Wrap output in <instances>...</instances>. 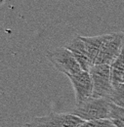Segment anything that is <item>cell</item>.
Wrapping results in <instances>:
<instances>
[{"mask_svg":"<svg viewBox=\"0 0 124 127\" xmlns=\"http://www.w3.org/2000/svg\"><path fill=\"white\" fill-rule=\"evenodd\" d=\"M93 82V97L109 99L113 91L110 65L94 64L89 70Z\"/></svg>","mask_w":124,"mask_h":127,"instance_id":"3957f363","label":"cell"},{"mask_svg":"<svg viewBox=\"0 0 124 127\" xmlns=\"http://www.w3.org/2000/svg\"><path fill=\"white\" fill-rule=\"evenodd\" d=\"M4 1H5V0H1V4H3V3H4Z\"/></svg>","mask_w":124,"mask_h":127,"instance_id":"4fadbf2b","label":"cell"},{"mask_svg":"<svg viewBox=\"0 0 124 127\" xmlns=\"http://www.w3.org/2000/svg\"><path fill=\"white\" fill-rule=\"evenodd\" d=\"M111 69V79L113 87L123 83L124 79V45L120 55L110 65Z\"/></svg>","mask_w":124,"mask_h":127,"instance_id":"9c48e42d","label":"cell"},{"mask_svg":"<svg viewBox=\"0 0 124 127\" xmlns=\"http://www.w3.org/2000/svg\"><path fill=\"white\" fill-rule=\"evenodd\" d=\"M64 47L67 48L75 57V59L77 60L78 64H80L82 70L88 71L91 69V67L94 64L88 55L86 45L84 43V41L82 40L81 36H75L72 39H70L67 43H65Z\"/></svg>","mask_w":124,"mask_h":127,"instance_id":"52a82bcc","label":"cell"},{"mask_svg":"<svg viewBox=\"0 0 124 127\" xmlns=\"http://www.w3.org/2000/svg\"><path fill=\"white\" fill-rule=\"evenodd\" d=\"M109 100L113 105L120 108H124V83L113 87V91Z\"/></svg>","mask_w":124,"mask_h":127,"instance_id":"8fae6325","label":"cell"},{"mask_svg":"<svg viewBox=\"0 0 124 127\" xmlns=\"http://www.w3.org/2000/svg\"><path fill=\"white\" fill-rule=\"evenodd\" d=\"M109 119L116 127H124V108H120L111 104Z\"/></svg>","mask_w":124,"mask_h":127,"instance_id":"30bf717a","label":"cell"},{"mask_svg":"<svg viewBox=\"0 0 124 127\" xmlns=\"http://www.w3.org/2000/svg\"><path fill=\"white\" fill-rule=\"evenodd\" d=\"M67 77L74 90L76 105L93 97V82L88 71L81 70L76 74L68 75Z\"/></svg>","mask_w":124,"mask_h":127,"instance_id":"8992f818","label":"cell"},{"mask_svg":"<svg viewBox=\"0 0 124 127\" xmlns=\"http://www.w3.org/2000/svg\"><path fill=\"white\" fill-rule=\"evenodd\" d=\"M111 104L109 99L91 97L83 103L75 105L70 113L76 115L83 121L108 119L110 115Z\"/></svg>","mask_w":124,"mask_h":127,"instance_id":"6da1fadb","label":"cell"},{"mask_svg":"<svg viewBox=\"0 0 124 127\" xmlns=\"http://www.w3.org/2000/svg\"><path fill=\"white\" fill-rule=\"evenodd\" d=\"M79 127H116L113 122L108 119H100V120H94V121H85L83 124Z\"/></svg>","mask_w":124,"mask_h":127,"instance_id":"7c38bea8","label":"cell"},{"mask_svg":"<svg viewBox=\"0 0 124 127\" xmlns=\"http://www.w3.org/2000/svg\"><path fill=\"white\" fill-rule=\"evenodd\" d=\"M47 58L59 71L64 73L66 76L76 74L82 70L73 54L64 46L48 52Z\"/></svg>","mask_w":124,"mask_h":127,"instance_id":"277c9868","label":"cell"},{"mask_svg":"<svg viewBox=\"0 0 124 127\" xmlns=\"http://www.w3.org/2000/svg\"><path fill=\"white\" fill-rule=\"evenodd\" d=\"M123 83H124V79H123Z\"/></svg>","mask_w":124,"mask_h":127,"instance_id":"9a60e30c","label":"cell"},{"mask_svg":"<svg viewBox=\"0 0 124 127\" xmlns=\"http://www.w3.org/2000/svg\"><path fill=\"white\" fill-rule=\"evenodd\" d=\"M108 37H109V34H102L97 36H81L82 40L86 45L88 55L93 64H96L97 58L101 52V49L103 47L104 43L106 42V40L108 39Z\"/></svg>","mask_w":124,"mask_h":127,"instance_id":"ba28073f","label":"cell"},{"mask_svg":"<svg viewBox=\"0 0 124 127\" xmlns=\"http://www.w3.org/2000/svg\"><path fill=\"white\" fill-rule=\"evenodd\" d=\"M124 45V33L115 32L109 33L108 39L104 43L101 52L97 58L95 64H108L111 65L112 63L120 55Z\"/></svg>","mask_w":124,"mask_h":127,"instance_id":"5b68a950","label":"cell"},{"mask_svg":"<svg viewBox=\"0 0 124 127\" xmlns=\"http://www.w3.org/2000/svg\"><path fill=\"white\" fill-rule=\"evenodd\" d=\"M84 122L70 112L53 111L44 116L33 117L22 127H79Z\"/></svg>","mask_w":124,"mask_h":127,"instance_id":"7a4b0ae2","label":"cell"},{"mask_svg":"<svg viewBox=\"0 0 124 127\" xmlns=\"http://www.w3.org/2000/svg\"><path fill=\"white\" fill-rule=\"evenodd\" d=\"M122 32H123V33H124V31H122Z\"/></svg>","mask_w":124,"mask_h":127,"instance_id":"5bb4252c","label":"cell"}]
</instances>
